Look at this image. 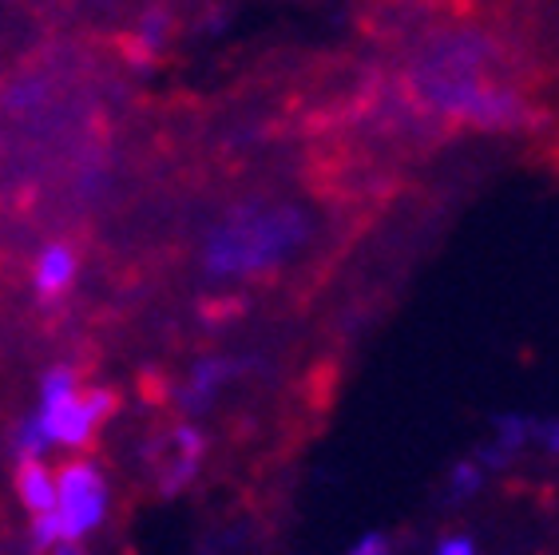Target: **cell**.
Masks as SVG:
<instances>
[{
	"mask_svg": "<svg viewBox=\"0 0 559 555\" xmlns=\"http://www.w3.org/2000/svg\"><path fill=\"white\" fill-rule=\"evenodd\" d=\"M238 369H242V362H235V357H203V362L191 369V377H187V389H183L187 409L199 413V409L211 405V397H215Z\"/></svg>",
	"mask_w": 559,
	"mask_h": 555,
	"instance_id": "6",
	"label": "cell"
},
{
	"mask_svg": "<svg viewBox=\"0 0 559 555\" xmlns=\"http://www.w3.org/2000/svg\"><path fill=\"white\" fill-rule=\"evenodd\" d=\"M532 437V421H524V416H504L500 425H496V445L485 452L488 464H500V460H508L512 452H520V445Z\"/></svg>",
	"mask_w": 559,
	"mask_h": 555,
	"instance_id": "8",
	"label": "cell"
},
{
	"mask_svg": "<svg viewBox=\"0 0 559 555\" xmlns=\"http://www.w3.org/2000/svg\"><path fill=\"white\" fill-rule=\"evenodd\" d=\"M437 555H476V547H473V540L456 535V540H444V544L437 547Z\"/></svg>",
	"mask_w": 559,
	"mask_h": 555,
	"instance_id": "12",
	"label": "cell"
},
{
	"mask_svg": "<svg viewBox=\"0 0 559 555\" xmlns=\"http://www.w3.org/2000/svg\"><path fill=\"white\" fill-rule=\"evenodd\" d=\"M349 555H389V540L373 532V535H366V540H361Z\"/></svg>",
	"mask_w": 559,
	"mask_h": 555,
	"instance_id": "11",
	"label": "cell"
},
{
	"mask_svg": "<svg viewBox=\"0 0 559 555\" xmlns=\"http://www.w3.org/2000/svg\"><path fill=\"white\" fill-rule=\"evenodd\" d=\"M476 488H480V464H473V460L456 464V469H452V481H449L452 496H468V492H476Z\"/></svg>",
	"mask_w": 559,
	"mask_h": 555,
	"instance_id": "9",
	"label": "cell"
},
{
	"mask_svg": "<svg viewBox=\"0 0 559 555\" xmlns=\"http://www.w3.org/2000/svg\"><path fill=\"white\" fill-rule=\"evenodd\" d=\"M119 409V397L111 389H80L72 369H48L40 385V409L36 425L48 437V445H68V449H87L104 421Z\"/></svg>",
	"mask_w": 559,
	"mask_h": 555,
	"instance_id": "2",
	"label": "cell"
},
{
	"mask_svg": "<svg viewBox=\"0 0 559 555\" xmlns=\"http://www.w3.org/2000/svg\"><path fill=\"white\" fill-rule=\"evenodd\" d=\"M532 437H536L548 452H556V457H559V421H544V425H532Z\"/></svg>",
	"mask_w": 559,
	"mask_h": 555,
	"instance_id": "10",
	"label": "cell"
},
{
	"mask_svg": "<svg viewBox=\"0 0 559 555\" xmlns=\"http://www.w3.org/2000/svg\"><path fill=\"white\" fill-rule=\"evenodd\" d=\"M16 496L33 516L56 512V472L44 460H21L16 469Z\"/></svg>",
	"mask_w": 559,
	"mask_h": 555,
	"instance_id": "7",
	"label": "cell"
},
{
	"mask_svg": "<svg viewBox=\"0 0 559 555\" xmlns=\"http://www.w3.org/2000/svg\"><path fill=\"white\" fill-rule=\"evenodd\" d=\"M310 235L294 206H250L230 214L206 243L203 267L211 278H254L278 270Z\"/></svg>",
	"mask_w": 559,
	"mask_h": 555,
	"instance_id": "1",
	"label": "cell"
},
{
	"mask_svg": "<svg viewBox=\"0 0 559 555\" xmlns=\"http://www.w3.org/2000/svg\"><path fill=\"white\" fill-rule=\"evenodd\" d=\"M199 460H203V437H199L191 425H179L171 437H167L159 472H155V476H159L163 496H175L183 484H191L194 469H199Z\"/></svg>",
	"mask_w": 559,
	"mask_h": 555,
	"instance_id": "4",
	"label": "cell"
},
{
	"mask_svg": "<svg viewBox=\"0 0 559 555\" xmlns=\"http://www.w3.org/2000/svg\"><path fill=\"white\" fill-rule=\"evenodd\" d=\"M108 516V481L92 460H72L56 472V520L64 540H80Z\"/></svg>",
	"mask_w": 559,
	"mask_h": 555,
	"instance_id": "3",
	"label": "cell"
},
{
	"mask_svg": "<svg viewBox=\"0 0 559 555\" xmlns=\"http://www.w3.org/2000/svg\"><path fill=\"white\" fill-rule=\"evenodd\" d=\"M75 270H80V258H75L72 246L64 243L44 246V255L36 258V270H33V286L40 294V302L64 298L75 282Z\"/></svg>",
	"mask_w": 559,
	"mask_h": 555,
	"instance_id": "5",
	"label": "cell"
},
{
	"mask_svg": "<svg viewBox=\"0 0 559 555\" xmlns=\"http://www.w3.org/2000/svg\"><path fill=\"white\" fill-rule=\"evenodd\" d=\"M52 555H87V552L80 547V540H60V544L52 547Z\"/></svg>",
	"mask_w": 559,
	"mask_h": 555,
	"instance_id": "13",
	"label": "cell"
}]
</instances>
